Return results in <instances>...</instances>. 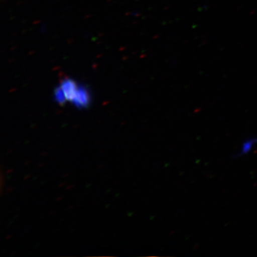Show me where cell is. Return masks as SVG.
<instances>
[{"mask_svg":"<svg viewBox=\"0 0 257 257\" xmlns=\"http://www.w3.org/2000/svg\"><path fill=\"white\" fill-rule=\"evenodd\" d=\"M257 144V137L256 138H251L248 139L246 141L243 142L242 145H241V150L239 153L236 154L234 155V158H238V157H241L243 155H247L252 150L253 147L255 146Z\"/></svg>","mask_w":257,"mask_h":257,"instance_id":"1","label":"cell"}]
</instances>
